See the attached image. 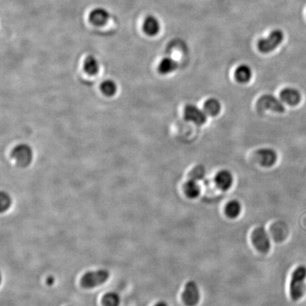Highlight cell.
Returning <instances> with one entry per match:
<instances>
[{
	"instance_id": "6da1fadb",
	"label": "cell",
	"mask_w": 306,
	"mask_h": 306,
	"mask_svg": "<svg viewBox=\"0 0 306 306\" xmlns=\"http://www.w3.org/2000/svg\"><path fill=\"white\" fill-rule=\"evenodd\" d=\"M306 279V268L300 266L293 271L290 282V296L293 301H298L302 298Z\"/></svg>"
},
{
	"instance_id": "7a4b0ae2",
	"label": "cell",
	"mask_w": 306,
	"mask_h": 306,
	"mask_svg": "<svg viewBox=\"0 0 306 306\" xmlns=\"http://www.w3.org/2000/svg\"><path fill=\"white\" fill-rule=\"evenodd\" d=\"M284 34L280 29L271 31L266 38L260 39L257 43V48L262 54L272 52L283 42Z\"/></svg>"
},
{
	"instance_id": "3957f363",
	"label": "cell",
	"mask_w": 306,
	"mask_h": 306,
	"mask_svg": "<svg viewBox=\"0 0 306 306\" xmlns=\"http://www.w3.org/2000/svg\"><path fill=\"white\" fill-rule=\"evenodd\" d=\"M33 151L27 144H19L12 151V157L18 166L26 168L29 166L33 160Z\"/></svg>"
},
{
	"instance_id": "277c9868",
	"label": "cell",
	"mask_w": 306,
	"mask_h": 306,
	"mask_svg": "<svg viewBox=\"0 0 306 306\" xmlns=\"http://www.w3.org/2000/svg\"><path fill=\"white\" fill-rule=\"evenodd\" d=\"M109 277V273L107 270L90 271L82 276L80 284L84 288H95L105 283Z\"/></svg>"
},
{
	"instance_id": "5b68a950",
	"label": "cell",
	"mask_w": 306,
	"mask_h": 306,
	"mask_svg": "<svg viewBox=\"0 0 306 306\" xmlns=\"http://www.w3.org/2000/svg\"><path fill=\"white\" fill-rule=\"evenodd\" d=\"M283 101L279 100L274 95H265L261 96L257 101V109L260 112H264L266 110H271L273 112L282 113L285 111Z\"/></svg>"
},
{
	"instance_id": "8992f818",
	"label": "cell",
	"mask_w": 306,
	"mask_h": 306,
	"mask_svg": "<svg viewBox=\"0 0 306 306\" xmlns=\"http://www.w3.org/2000/svg\"><path fill=\"white\" fill-rule=\"evenodd\" d=\"M252 241L253 245L259 252L265 254L269 251L271 248L269 237L263 228H257L253 231Z\"/></svg>"
},
{
	"instance_id": "52a82bcc",
	"label": "cell",
	"mask_w": 306,
	"mask_h": 306,
	"mask_svg": "<svg viewBox=\"0 0 306 306\" xmlns=\"http://www.w3.org/2000/svg\"><path fill=\"white\" fill-rule=\"evenodd\" d=\"M182 301L187 306L197 305L200 300V292L197 284L193 281L187 282L182 295Z\"/></svg>"
},
{
	"instance_id": "ba28073f",
	"label": "cell",
	"mask_w": 306,
	"mask_h": 306,
	"mask_svg": "<svg viewBox=\"0 0 306 306\" xmlns=\"http://www.w3.org/2000/svg\"><path fill=\"white\" fill-rule=\"evenodd\" d=\"M184 118L186 121H191L201 126L207 122V115L204 111L203 112L196 106L188 104L184 109Z\"/></svg>"
},
{
	"instance_id": "9c48e42d",
	"label": "cell",
	"mask_w": 306,
	"mask_h": 306,
	"mask_svg": "<svg viewBox=\"0 0 306 306\" xmlns=\"http://www.w3.org/2000/svg\"><path fill=\"white\" fill-rule=\"evenodd\" d=\"M255 154L257 162L265 168L272 166L277 160L276 153L271 148H262Z\"/></svg>"
},
{
	"instance_id": "30bf717a",
	"label": "cell",
	"mask_w": 306,
	"mask_h": 306,
	"mask_svg": "<svg viewBox=\"0 0 306 306\" xmlns=\"http://www.w3.org/2000/svg\"><path fill=\"white\" fill-rule=\"evenodd\" d=\"M110 18L109 11L104 7H96L92 9L89 15V20L94 26H102Z\"/></svg>"
},
{
	"instance_id": "8fae6325",
	"label": "cell",
	"mask_w": 306,
	"mask_h": 306,
	"mask_svg": "<svg viewBox=\"0 0 306 306\" xmlns=\"http://www.w3.org/2000/svg\"><path fill=\"white\" fill-rule=\"evenodd\" d=\"M280 99L288 105L295 106L299 104L301 101V95L296 89L287 87L281 92Z\"/></svg>"
},
{
	"instance_id": "7c38bea8",
	"label": "cell",
	"mask_w": 306,
	"mask_h": 306,
	"mask_svg": "<svg viewBox=\"0 0 306 306\" xmlns=\"http://www.w3.org/2000/svg\"><path fill=\"white\" fill-rule=\"evenodd\" d=\"M215 184L222 191H227L233 182V177L228 170H221L215 176Z\"/></svg>"
},
{
	"instance_id": "4fadbf2b",
	"label": "cell",
	"mask_w": 306,
	"mask_h": 306,
	"mask_svg": "<svg viewBox=\"0 0 306 306\" xmlns=\"http://www.w3.org/2000/svg\"><path fill=\"white\" fill-rule=\"evenodd\" d=\"M143 30L149 37L157 35L160 30V23L158 19L153 15L147 16L143 21Z\"/></svg>"
},
{
	"instance_id": "5bb4252c",
	"label": "cell",
	"mask_w": 306,
	"mask_h": 306,
	"mask_svg": "<svg viewBox=\"0 0 306 306\" xmlns=\"http://www.w3.org/2000/svg\"><path fill=\"white\" fill-rule=\"evenodd\" d=\"M252 70L248 65H240L237 67L235 72V79L240 83H246L250 80L252 77Z\"/></svg>"
},
{
	"instance_id": "9a60e30c",
	"label": "cell",
	"mask_w": 306,
	"mask_h": 306,
	"mask_svg": "<svg viewBox=\"0 0 306 306\" xmlns=\"http://www.w3.org/2000/svg\"><path fill=\"white\" fill-rule=\"evenodd\" d=\"M84 70L89 76H95L99 70V63L97 59L93 56H87L84 60Z\"/></svg>"
},
{
	"instance_id": "2e32d148",
	"label": "cell",
	"mask_w": 306,
	"mask_h": 306,
	"mask_svg": "<svg viewBox=\"0 0 306 306\" xmlns=\"http://www.w3.org/2000/svg\"><path fill=\"white\" fill-rule=\"evenodd\" d=\"M178 64L171 57H165L158 65V72L162 75H168L172 73L177 68Z\"/></svg>"
},
{
	"instance_id": "e0dca14e",
	"label": "cell",
	"mask_w": 306,
	"mask_h": 306,
	"mask_svg": "<svg viewBox=\"0 0 306 306\" xmlns=\"http://www.w3.org/2000/svg\"><path fill=\"white\" fill-rule=\"evenodd\" d=\"M184 191L186 196L190 199H195L199 196L201 188L197 181L190 179L184 186Z\"/></svg>"
},
{
	"instance_id": "ac0fdd59",
	"label": "cell",
	"mask_w": 306,
	"mask_h": 306,
	"mask_svg": "<svg viewBox=\"0 0 306 306\" xmlns=\"http://www.w3.org/2000/svg\"><path fill=\"white\" fill-rule=\"evenodd\" d=\"M221 104L218 99L210 98L206 101L204 104V111L207 115L215 116L219 114L221 111Z\"/></svg>"
},
{
	"instance_id": "d6986e66",
	"label": "cell",
	"mask_w": 306,
	"mask_h": 306,
	"mask_svg": "<svg viewBox=\"0 0 306 306\" xmlns=\"http://www.w3.org/2000/svg\"><path fill=\"white\" fill-rule=\"evenodd\" d=\"M241 205L235 200L230 201L225 208V213L230 218H236L241 213Z\"/></svg>"
},
{
	"instance_id": "ffe728a7",
	"label": "cell",
	"mask_w": 306,
	"mask_h": 306,
	"mask_svg": "<svg viewBox=\"0 0 306 306\" xmlns=\"http://www.w3.org/2000/svg\"><path fill=\"white\" fill-rule=\"evenodd\" d=\"M101 91L105 96H113L115 95L117 92V84H115V81L107 79L104 81L101 84Z\"/></svg>"
},
{
	"instance_id": "44dd1931",
	"label": "cell",
	"mask_w": 306,
	"mask_h": 306,
	"mask_svg": "<svg viewBox=\"0 0 306 306\" xmlns=\"http://www.w3.org/2000/svg\"><path fill=\"white\" fill-rule=\"evenodd\" d=\"M102 303L104 306H118L120 304L119 297L115 293H107L103 298Z\"/></svg>"
},
{
	"instance_id": "7402d4cb",
	"label": "cell",
	"mask_w": 306,
	"mask_h": 306,
	"mask_svg": "<svg viewBox=\"0 0 306 306\" xmlns=\"http://www.w3.org/2000/svg\"><path fill=\"white\" fill-rule=\"evenodd\" d=\"M205 174V169L201 165H199L192 170L191 173H190V178L195 181H199L204 179Z\"/></svg>"
},
{
	"instance_id": "603a6c76",
	"label": "cell",
	"mask_w": 306,
	"mask_h": 306,
	"mask_svg": "<svg viewBox=\"0 0 306 306\" xmlns=\"http://www.w3.org/2000/svg\"><path fill=\"white\" fill-rule=\"evenodd\" d=\"M11 204V199L9 195L4 192H1V195H0V209H1V212L7 210L8 208L9 207Z\"/></svg>"
},
{
	"instance_id": "cb8c5ba5",
	"label": "cell",
	"mask_w": 306,
	"mask_h": 306,
	"mask_svg": "<svg viewBox=\"0 0 306 306\" xmlns=\"http://www.w3.org/2000/svg\"><path fill=\"white\" fill-rule=\"evenodd\" d=\"M154 306H168V304H166V303L159 302V303H157V304H156V305Z\"/></svg>"
}]
</instances>
